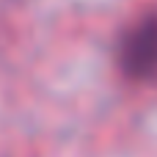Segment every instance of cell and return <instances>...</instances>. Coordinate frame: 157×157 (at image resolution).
Returning <instances> with one entry per match:
<instances>
[{
	"mask_svg": "<svg viewBox=\"0 0 157 157\" xmlns=\"http://www.w3.org/2000/svg\"><path fill=\"white\" fill-rule=\"evenodd\" d=\"M119 63L130 80L157 77V11L132 22L119 44Z\"/></svg>",
	"mask_w": 157,
	"mask_h": 157,
	"instance_id": "obj_1",
	"label": "cell"
}]
</instances>
